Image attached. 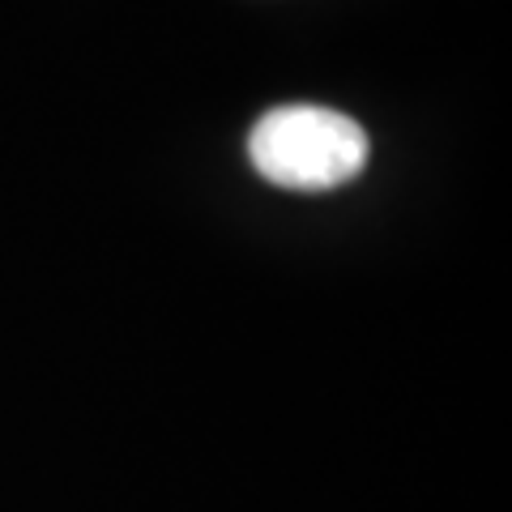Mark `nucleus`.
Masks as SVG:
<instances>
[{
	"label": "nucleus",
	"instance_id": "nucleus-1",
	"mask_svg": "<svg viewBox=\"0 0 512 512\" xmlns=\"http://www.w3.org/2000/svg\"><path fill=\"white\" fill-rule=\"evenodd\" d=\"M248 158L278 188L325 192L367 167V133L333 107L286 103L252 124Z\"/></svg>",
	"mask_w": 512,
	"mask_h": 512
}]
</instances>
